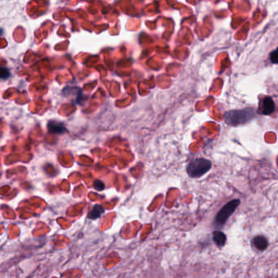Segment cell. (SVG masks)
I'll use <instances>...</instances> for the list:
<instances>
[{"instance_id":"5b68a950","label":"cell","mask_w":278,"mask_h":278,"mask_svg":"<svg viewBox=\"0 0 278 278\" xmlns=\"http://www.w3.org/2000/svg\"><path fill=\"white\" fill-rule=\"evenodd\" d=\"M251 244L257 250L264 251L269 247V242L266 237L263 235H257L253 238Z\"/></svg>"},{"instance_id":"30bf717a","label":"cell","mask_w":278,"mask_h":278,"mask_svg":"<svg viewBox=\"0 0 278 278\" xmlns=\"http://www.w3.org/2000/svg\"><path fill=\"white\" fill-rule=\"evenodd\" d=\"M93 187L97 191H102L105 189V185L103 181H100V180H95L93 183Z\"/></svg>"},{"instance_id":"6da1fadb","label":"cell","mask_w":278,"mask_h":278,"mask_svg":"<svg viewBox=\"0 0 278 278\" xmlns=\"http://www.w3.org/2000/svg\"><path fill=\"white\" fill-rule=\"evenodd\" d=\"M241 200L238 198L231 200L227 202L221 209L219 210L216 216L215 217L214 225L216 228H222L223 225L227 223L228 219L233 216V213L240 206Z\"/></svg>"},{"instance_id":"8fae6325","label":"cell","mask_w":278,"mask_h":278,"mask_svg":"<svg viewBox=\"0 0 278 278\" xmlns=\"http://www.w3.org/2000/svg\"><path fill=\"white\" fill-rule=\"evenodd\" d=\"M270 60L274 64L278 63V52H277V50L274 51L270 54Z\"/></svg>"},{"instance_id":"9c48e42d","label":"cell","mask_w":278,"mask_h":278,"mask_svg":"<svg viewBox=\"0 0 278 278\" xmlns=\"http://www.w3.org/2000/svg\"><path fill=\"white\" fill-rule=\"evenodd\" d=\"M10 77L9 69L6 67L0 66V79H7Z\"/></svg>"},{"instance_id":"52a82bcc","label":"cell","mask_w":278,"mask_h":278,"mask_svg":"<svg viewBox=\"0 0 278 278\" xmlns=\"http://www.w3.org/2000/svg\"><path fill=\"white\" fill-rule=\"evenodd\" d=\"M104 213H105V208H104L101 205L95 204V206L93 207L92 211L88 213V219L95 220V219L100 218Z\"/></svg>"},{"instance_id":"ba28073f","label":"cell","mask_w":278,"mask_h":278,"mask_svg":"<svg viewBox=\"0 0 278 278\" xmlns=\"http://www.w3.org/2000/svg\"><path fill=\"white\" fill-rule=\"evenodd\" d=\"M48 131L53 134H62L66 131V128L63 124L56 121L50 122L48 124Z\"/></svg>"},{"instance_id":"7a4b0ae2","label":"cell","mask_w":278,"mask_h":278,"mask_svg":"<svg viewBox=\"0 0 278 278\" xmlns=\"http://www.w3.org/2000/svg\"><path fill=\"white\" fill-rule=\"evenodd\" d=\"M212 163L210 160L203 157L195 158L187 166V174L190 178L197 179L204 176L212 169Z\"/></svg>"},{"instance_id":"8992f818","label":"cell","mask_w":278,"mask_h":278,"mask_svg":"<svg viewBox=\"0 0 278 278\" xmlns=\"http://www.w3.org/2000/svg\"><path fill=\"white\" fill-rule=\"evenodd\" d=\"M212 240L217 247L223 248L227 243V236L225 233L220 230H216L212 233Z\"/></svg>"},{"instance_id":"3957f363","label":"cell","mask_w":278,"mask_h":278,"mask_svg":"<svg viewBox=\"0 0 278 278\" xmlns=\"http://www.w3.org/2000/svg\"><path fill=\"white\" fill-rule=\"evenodd\" d=\"M254 116V111L253 109L231 110L225 114V122L230 126H238L250 121Z\"/></svg>"},{"instance_id":"277c9868","label":"cell","mask_w":278,"mask_h":278,"mask_svg":"<svg viewBox=\"0 0 278 278\" xmlns=\"http://www.w3.org/2000/svg\"><path fill=\"white\" fill-rule=\"evenodd\" d=\"M275 111V103L273 98L266 96L262 100L259 108V114L269 115Z\"/></svg>"}]
</instances>
